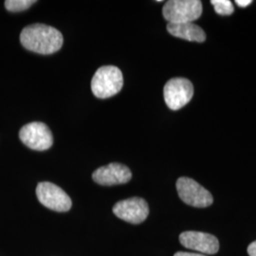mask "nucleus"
<instances>
[{"instance_id": "nucleus-16", "label": "nucleus", "mask_w": 256, "mask_h": 256, "mask_svg": "<svg viewBox=\"0 0 256 256\" xmlns=\"http://www.w3.org/2000/svg\"><path fill=\"white\" fill-rule=\"evenodd\" d=\"M174 256H206L200 254H192V252H176Z\"/></svg>"}, {"instance_id": "nucleus-3", "label": "nucleus", "mask_w": 256, "mask_h": 256, "mask_svg": "<svg viewBox=\"0 0 256 256\" xmlns=\"http://www.w3.org/2000/svg\"><path fill=\"white\" fill-rule=\"evenodd\" d=\"M162 14L168 23H189L200 18L202 3L200 0H170L162 9Z\"/></svg>"}, {"instance_id": "nucleus-10", "label": "nucleus", "mask_w": 256, "mask_h": 256, "mask_svg": "<svg viewBox=\"0 0 256 256\" xmlns=\"http://www.w3.org/2000/svg\"><path fill=\"white\" fill-rule=\"evenodd\" d=\"M132 178L130 169L120 164H110L102 166L92 174L93 180L102 186H112L128 182Z\"/></svg>"}, {"instance_id": "nucleus-11", "label": "nucleus", "mask_w": 256, "mask_h": 256, "mask_svg": "<svg viewBox=\"0 0 256 256\" xmlns=\"http://www.w3.org/2000/svg\"><path fill=\"white\" fill-rule=\"evenodd\" d=\"M167 30L173 36L191 42L202 43L206 40L205 32L200 26L194 24V22L178 24L168 23Z\"/></svg>"}, {"instance_id": "nucleus-2", "label": "nucleus", "mask_w": 256, "mask_h": 256, "mask_svg": "<svg viewBox=\"0 0 256 256\" xmlns=\"http://www.w3.org/2000/svg\"><path fill=\"white\" fill-rule=\"evenodd\" d=\"M124 77L120 70L114 66L100 68L92 78V90L100 99H106L120 92Z\"/></svg>"}, {"instance_id": "nucleus-5", "label": "nucleus", "mask_w": 256, "mask_h": 256, "mask_svg": "<svg viewBox=\"0 0 256 256\" xmlns=\"http://www.w3.org/2000/svg\"><path fill=\"white\" fill-rule=\"evenodd\" d=\"M36 196L42 205L55 212H68L72 205V202L66 192L54 183H39L36 187Z\"/></svg>"}, {"instance_id": "nucleus-8", "label": "nucleus", "mask_w": 256, "mask_h": 256, "mask_svg": "<svg viewBox=\"0 0 256 256\" xmlns=\"http://www.w3.org/2000/svg\"><path fill=\"white\" fill-rule=\"evenodd\" d=\"M113 212L120 220L131 224H140L146 220L149 214L147 202L140 198H131L115 204Z\"/></svg>"}, {"instance_id": "nucleus-12", "label": "nucleus", "mask_w": 256, "mask_h": 256, "mask_svg": "<svg viewBox=\"0 0 256 256\" xmlns=\"http://www.w3.org/2000/svg\"><path fill=\"white\" fill-rule=\"evenodd\" d=\"M36 2L34 0H6L5 8L12 12H18L28 9Z\"/></svg>"}, {"instance_id": "nucleus-14", "label": "nucleus", "mask_w": 256, "mask_h": 256, "mask_svg": "<svg viewBox=\"0 0 256 256\" xmlns=\"http://www.w3.org/2000/svg\"><path fill=\"white\" fill-rule=\"evenodd\" d=\"M248 254L250 256H256V241L250 243L248 247Z\"/></svg>"}, {"instance_id": "nucleus-6", "label": "nucleus", "mask_w": 256, "mask_h": 256, "mask_svg": "<svg viewBox=\"0 0 256 256\" xmlns=\"http://www.w3.org/2000/svg\"><path fill=\"white\" fill-rule=\"evenodd\" d=\"M164 95L165 102L170 110H180L192 98V84L185 78L171 79L165 84Z\"/></svg>"}, {"instance_id": "nucleus-13", "label": "nucleus", "mask_w": 256, "mask_h": 256, "mask_svg": "<svg viewBox=\"0 0 256 256\" xmlns=\"http://www.w3.org/2000/svg\"><path fill=\"white\" fill-rule=\"evenodd\" d=\"M214 10L220 16H230L234 14V8L230 0H212Z\"/></svg>"}, {"instance_id": "nucleus-15", "label": "nucleus", "mask_w": 256, "mask_h": 256, "mask_svg": "<svg viewBox=\"0 0 256 256\" xmlns=\"http://www.w3.org/2000/svg\"><path fill=\"white\" fill-rule=\"evenodd\" d=\"M252 0H236V3L241 8H246L248 5L252 4Z\"/></svg>"}, {"instance_id": "nucleus-7", "label": "nucleus", "mask_w": 256, "mask_h": 256, "mask_svg": "<svg viewBox=\"0 0 256 256\" xmlns=\"http://www.w3.org/2000/svg\"><path fill=\"white\" fill-rule=\"evenodd\" d=\"M19 138L26 146L44 151L50 148L54 144V137L50 128L43 122H30L24 126L19 131Z\"/></svg>"}, {"instance_id": "nucleus-9", "label": "nucleus", "mask_w": 256, "mask_h": 256, "mask_svg": "<svg viewBox=\"0 0 256 256\" xmlns=\"http://www.w3.org/2000/svg\"><path fill=\"white\" fill-rule=\"evenodd\" d=\"M183 247L192 250L203 254H214L220 250L218 239L214 236L202 232H184L180 236Z\"/></svg>"}, {"instance_id": "nucleus-4", "label": "nucleus", "mask_w": 256, "mask_h": 256, "mask_svg": "<svg viewBox=\"0 0 256 256\" xmlns=\"http://www.w3.org/2000/svg\"><path fill=\"white\" fill-rule=\"evenodd\" d=\"M176 190L180 200L192 207L206 208L214 202L210 192L190 178H180L176 182Z\"/></svg>"}, {"instance_id": "nucleus-1", "label": "nucleus", "mask_w": 256, "mask_h": 256, "mask_svg": "<svg viewBox=\"0 0 256 256\" xmlns=\"http://www.w3.org/2000/svg\"><path fill=\"white\" fill-rule=\"evenodd\" d=\"M20 42L28 50L39 54H52L63 46L62 34L54 27L44 24H34L24 28Z\"/></svg>"}]
</instances>
